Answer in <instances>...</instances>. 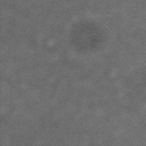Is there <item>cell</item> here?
Segmentation results:
<instances>
[]
</instances>
